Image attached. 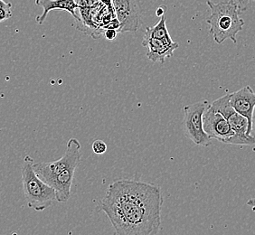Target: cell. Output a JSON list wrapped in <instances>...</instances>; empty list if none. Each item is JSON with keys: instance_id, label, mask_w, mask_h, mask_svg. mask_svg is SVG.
<instances>
[{"instance_id": "cell-8", "label": "cell", "mask_w": 255, "mask_h": 235, "mask_svg": "<svg viewBox=\"0 0 255 235\" xmlns=\"http://www.w3.org/2000/svg\"><path fill=\"white\" fill-rule=\"evenodd\" d=\"M203 128L211 139H216L226 144L234 136V131L229 123L220 113L212 108L210 104L203 114Z\"/></svg>"}, {"instance_id": "cell-13", "label": "cell", "mask_w": 255, "mask_h": 235, "mask_svg": "<svg viewBox=\"0 0 255 235\" xmlns=\"http://www.w3.org/2000/svg\"><path fill=\"white\" fill-rule=\"evenodd\" d=\"M93 151L96 154V155H103L105 152L107 151V145L106 143L101 140V139H97L93 143Z\"/></svg>"}, {"instance_id": "cell-6", "label": "cell", "mask_w": 255, "mask_h": 235, "mask_svg": "<svg viewBox=\"0 0 255 235\" xmlns=\"http://www.w3.org/2000/svg\"><path fill=\"white\" fill-rule=\"evenodd\" d=\"M209 106L207 100H202L184 107L183 129L192 142L201 147H210L212 139L203 128V114Z\"/></svg>"}, {"instance_id": "cell-14", "label": "cell", "mask_w": 255, "mask_h": 235, "mask_svg": "<svg viewBox=\"0 0 255 235\" xmlns=\"http://www.w3.org/2000/svg\"><path fill=\"white\" fill-rule=\"evenodd\" d=\"M12 8L7 7V8H0V23L4 22L5 20L9 19L12 16Z\"/></svg>"}, {"instance_id": "cell-9", "label": "cell", "mask_w": 255, "mask_h": 235, "mask_svg": "<svg viewBox=\"0 0 255 235\" xmlns=\"http://www.w3.org/2000/svg\"><path fill=\"white\" fill-rule=\"evenodd\" d=\"M229 103L236 112L247 118L248 134L252 135L255 106V91L248 85L236 92L229 93Z\"/></svg>"}, {"instance_id": "cell-11", "label": "cell", "mask_w": 255, "mask_h": 235, "mask_svg": "<svg viewBox=\"0 0 255 235\" xmlns=\"http://www.w3.org/2000/svg\"><path fill=\"white\" fill-rule=\"evenodd\" d=\"M35 5L43 8L42 15L36 17V22L38 23V25H43L48 13L54 9L66 11L73 15L75 20H77V22L80 21V18L76 14V9L79 8L76 0H35Z\"/></svg>"}, {"instance_id": "cell-12", "label": "cell", "mask_w": 255, "mask_h": 235, "mask_svg": "<svg viewBox=\"0 0 255 235\" xmlns=\"http://www.w3.org/2000/svg\"><path fill=\"white\" fill-rule=\"evenodd\" d=\"M148 38H156V39H172L170 34L168 33L167 27V19L165 15L160 16V19L157 24L151 27H147L145 30V34L143 40Z\"/></svg>"}, {"instance_id": "cell-5", "label": "cell", "mask_w": 255, "mask_h": 235, "mask_svg": "<svg viewBox=\"0 0 255 235\" xmlns=\"http://www.w3.org/2000/svg\"><path fill=\"white\" fill-rule=\"evenodd\" d=\"M81 161V143L77 138L72 137L67 143L63 157L53 162L34 163V172L42 181L49 184L60 173L71 167H78Z\"/></svg>"}, {"instance_id": "cell-18", "label": "cell", "mask_w": 255, "mask_h": 235, "mask_svg": "<svg viewBox=\"0 0 255 235\" xmlns=\"http://www.w3.org/2000/svg\"><path fill=\"white\" fill-rule=\"evenodd\" d=\"M165 11H166L165 6H159V7L157 9L156 14H157V16H159V17H160L161 15H165Z\"/></svg>"}, {"instance_id": "cell-15", "label": "cell", "mask_w": 255, "mask_h": 235, "mask_svg": "<svg viewBox=\"0 0 255 235\" xmlns=\"http://www.w3.org/2000/svg\"><path fill=\"white\" fill-rule=\"evenodd\" d=\"M236 1L238 4V7H239L240 12L246 11L248 9V7L255 2V0H236Z\"/></svg>"}, {"instance_id": "cell-17", "label": "cell", "mask_w": 255, "mask_h": 235, "mask_svg": "<svg viewBox=\"0 0 255 235\" xmlns=\"http://www.w3.org/2000/svg\"><path fill=\"white\" fill-rule=\"evenodd\" d=\"M7 7L12 8V4L10 2H5L4 0H0V8H7Z\"/></svg>"}, {"instance_id": "cell-3", "label": "cell", "mask_w": 255, "mask_h": 235, "mask_svg": "<svg viewBox=\"0 0 255 235\" xmlns=\"http://www.w3.org/2000/svg\"><path fill=\"white\" fill-rule=\"evenodd\" d=\"M34 163V159L29 155L25 156L22 163L23 192L27 206L36 212H43L56 201L55 192L35 174Z\"/></svg>"}, {"instance_id": "cell-10", "label": "cell", "mask_w": 255, "mask_h": 235, "mask_svg": "<svg viewBox=\"0 0 255 235\" xmlns=\"http://www.w3.org/2000/svg\"><path fill=\"white\" fill-rule=\"evenodd\" d=\"M142 45L147 47V57L154 63L164 64L167 58L173 56L178 44L173 39H156L148 38L143 40Z\"/></svg>"}, {"instance_id": "cell-1", "label": "cell", "mask_w": 255, "mask_h": 235, "mask_svg": "<svg viewBox=\"0 0 255 235\" xmlns=\"http://www.w3.org/2000/svg\"><path fill=\"white\" fill-rule=\"evenodd\" d=\"M160 188L145 182L120 179L109 186L100 202L115 235H157L161 226Z\"/></svg>"}, {"instance_id": "cell-4", "label": "cell", "mask_w": 255, "mask_h": 235, "mask_svg": "<svg viewBox=\"0 0 255 235\" xmlns=\"http://www.w3.org/2000/svg\"><path fill=\"white\" fill-rule=\"evenodd\" d=\"M212 108L220 113L229 123L234 136L230 137L226 144L237 146H255V138L253 135L248 134V120L246 117L236 112L229 103V93L217 99L210 104Z\"/></svg>"}, {"instance_id": "cell-2", "label": "cell", "mask_w": 255, "mask_h": 235, "mask_svg": "<svg viewBox=\"0 0 255 235\" xmlns=\"http://www.w3.org/2000/svg\"><path fill=\"white\" fill-rule=\"evenodd\" d=\"M206 4L211 10V15L206 22L210 26L209 32L215 42L220 44L230 39L236 44V35L243 30L245 21L241 18L236 0H225L217 4L207 0Z\"/></svg>"}, {"instance_id": "cell-16", "label": "cell", "mask_w": 255, "mask_h": 235, "mask_svg": "<svg viewBox=\"0 0 255 235\" xmlns=\"http://www.w3.org/2000/svg\"><path fill=\"white\" fill-rule=\"evenodd\" d=\"M118 31L116 29H105L104 31V36L109 41H113L117 37Z\"/></svg>"}, {"instance_id": "cell-7", "label": "cell", "mask_w": 255, "mask_h": 235, "mask_svg": "<svg viewBox=\"0 0 255 235\" xmlns=\"http://www.w3.org/2000/svg\"><path fill=\"white\" fill-rule=\"evenodd\" d=\"M112 4L121 25L119 33H136L140 25V9L137 0H112Z\"/></svg>"}]
</instances>
